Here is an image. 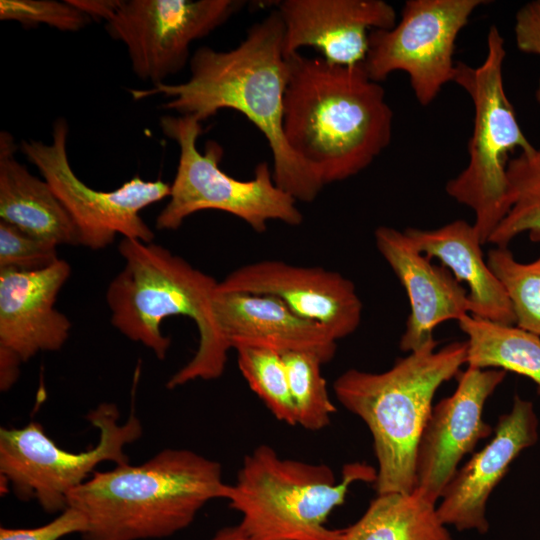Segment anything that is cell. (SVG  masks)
I'll return each instance as SVG.
<instances>
[{
    "label": "cell",
    "mask_w": 540,
    "mask_h": 540,
    "mask_svg": "<svg viewBox=\"0 0 540 540\" xmlns=\"http://www.w3.org/2000/svg\"><path fill=\"white\" fill-rule=\"evenodd\" d=\"M284 27L277 10L255 23L234 49L196 50L190 59V78L132 89L135 100L162 95L163 109L193 115L200 122L222 109L247 117L264 135L273 157L275 184L296 201H313L324 187L294 154L283 131L284 94L289 75L283 48Z\"/></svg>",
    "instance_id": "6da1fadb"
},
{
    "label": "cell",
    "mask_w": 540,
    "mask_h": 540,
    "mask_svg": "<svg viewBox=\"0 0 540 540\" xmlns=\"http://www.w3.org/2000/svg\"><path fill=\"white\" fill-rule=\"evenodd\" d=\"M283 131L294 154L326 185L366 169L390 144L393 112L362 64L287 57Z\"/></svg>",
    "instance_id": "7a4b0ae2"
},
{
    "label": "cell",
    "mask_w": 540,
    "mask_h": 540,
    "mask_svg": "<svg viewBox=\"0 0 540 540\" xmlns=\"http://www.w3.org/2000/svg\"><path fill=\"white\" fill-rule=\"evenodd\" d=\"M219 462L188 449H164L138 466L94 472L67 507L82 514L83 540H142L188 527L211 500L226 499Z\"/></svg>",
    "instance_id": "3957f363"
},
{
    "label": "cell",
    "mask_w": 540,
    "mask_h": 540,
    "mask_svg": "<svg viewBox=\"0 0 540 540\" xmlns=\"http://www.w3.org/2000/svg\"><path fill=\"white\" fill-rule=\"evenodd\" d=\"M118 249L125 264L106 291L112 325L163 360L171 339L162 333V321L176 315L190 317L198 329V347L194 356L171 376L167 388L197 379L219 378L229 350L220 339L212 312L218 282L152 242L123 238Z\"/></svg>",
    "instance_id": "277c9868"
},
{
    "label": "cell",
    "mask_w": 540,
    "mask_h": 540,
    "mask_svg": "<svg viewBox=\"0 0 540 540\" xmlns=\"http://www.w3.org/2000/svg\"><path fill=\"white\" fill-rule=\"evenodd\" d=\"M434 339L387 371L349 369L334 382L337 400L368 427L377 459V494L412 492L418 443L438 388L466 364L467 343L437 350Z\"/></svg>",
    "instance_id": "5b68a950"
},
{
    "label": "cell",
    "mask_w": 540,
    "mask_h": 540,
    "mask_svg": "<svg viewBox=\"0 0 540 540\" xmlns=\"http://www.w3.org/2000/svg\"><path fill=\"white\" fill-rule=\"evenodd\" d=\"M377 469L347 463L337 480L326 464L281 457L261 444L248 453L226 499L239 512L248 540H343L345 528H329V515L356 482H375Z\"/></svg>",
    "instance_id": "8992f818"
},
{
    "label": "cell",
    "mask_w": 540,
    "mask_h": 540,
    "mask_svg": "<svg viewBox=\"0 0 540 540\" xmlns=\"http://www.w3.org/2000/svg\"><path fill=\"white\" fill-rule=\"evenodd\" d=\"M505 41L496 26L487 33L483 62H456L453 82L474 106L466 167L445 185L446 193L475 215L473 226L484 244L511 207L507 164L510 154L533 145L524 135L503 82Z\"/></svg>",
    "instance_id": "52a82bcc"
},
{
    "label": "cell",
    "mask_w": 540,
    "mask_h": 540,
    "mask_svg": "<svg viewBox=\"0 0 540 540\" xmlns=\"http://www.w3.org/2000/svg\"><path fill=\"white\" fill-rule=\"evenodd\" d=\"M201 123L193 115H165L160 119L163 134L178 145L179 160L169 201L156 218V228L177 230L187 217L208 209L232 214L259 233L266 230L270 220L300 225L303 215L297 201L275 184L266 162L259 163L254 177L244 181L219 167L223 149L218 143L209 141L205 152L199 151Z\"/></svg>",
    "instance_id": "ba28073f"
},
{
    "label": "cell",
    "mask_w": 540,
    "mask_h": 540,
    "mask_svg": "<svg viewBox=\"0 0 540 540\" xmlns=\"http://www.w3.org/2000/svg\"><path fill=\"white\" fill-rule=\"evenodd\" d=\"M86 418L100 436L94 447L79 453L57 446L38 422L22 428H1L0 475L4 491L11 485L18 498L35 499L45 512L64 511L69 493L85 482L100 463L129 464L124 447L142 435L135 413L119 424L118 407L102 403Z\"/></svg>",
    "instance_id": "9c48e42d"
},
{
    "label": "cell",
    "mask_w": 540,
    "mask_h": 540,
    "mask_svg": "<svg viewBox=\"0 0 540 540\" xmlns=\"http://www.w3.org/2000/svg\"><path fill=\"white\" fill-rule=\"evenodd\" d=\"M69 126L64 118L54 121L51 142L22 140L20 149L39 170L78 229L80 245L100 250L116 235L151 243L154 232L140 212L169 197L171 185L162 180L135 176L112 191H100L78 178L69 162Z\"/></svg>",
    "instance_id": "30bf717a"
},
{
    "label": "cell",
    "mask_w": 540,
    "mask_h": 540,
    "mask_svg": "<svg viewBox=\"0 0 540 540\" xmlns=\"http://www.w3.org/2000/svg\"><path fill=\"white\" fill-rule=\"evenodd\" d=\"M485 0H408L401 18L387 30H373L364 70L376 82L405 72L416 100L431 104L444 85L453 82L456 40L473 12Z\"/></svg>",
    "instance_id": "8fae6325"
},
{
    "label": "cell",
    "mask_w": 540,
    "mask_h": 540,
    "mask_svg": "<svg viewBox=\"0 0 540 540\" xmlns=\"http://www.w3.org/2000/svg\"><path fill=\"white\" fill-rule=\"evenodd\" d=\"M243 5L238 0H111L104 21L110 36L126 46L136 76L155 86L184 68L193 41Z\"/></svg>",
    "instance_id": "7c38bea8"
},
{
    "label": "cell",
    "mask_w": 540,
    "mask_h": 540,
    "mask_svg": "<svg viewBox=\"0 0 540 540\" xmlns=\"http://www.w3.org/2000/svg\"><path fill=\"white\" fill-rule=\"evenodd\" d=\"M506 373L467 366L455 391L433 407L416 451L414 486L431 501L440 499L462 458L492 434L483 409Z\"/></svg>",
    "instance_id": "4fadbf2b"
},
{
    "label": "cell",
    "mask_w": 540,
    "mask_h": 540,
    "mask_svg": "<svg viewBox=\"0 0 540 540\" xmlns=\"http://www.w3.org/2000/svg\"><path fill=\"white\" fill-rule=\"evenodd\" d=\"M217 289L277 297L298 316L326 327L337 340L354 333L361 323L363 306L354 283L321 267L262 260L235 269Z\"/></svg>",
    "instance_id": "5bb4252c"
},
{
    "label": "cell",
    "mask_w": 540,
    "mask_h": 540,
    "mask_svg": "<svg viewBox=\"0 0 540 540\" xmlns=\"http://www.w3.org/2000/svg\"><path fill=\"white\" fill-rule=\"evenodd\" d=\"M277 11L286 58L313 47L327 62L343 66L362 64L370 32L396 24L395 9L383 0H283Z\"/></svg>",
    "instance_id": "9a60e30c"
},
{
    "label": "cell",
    "mask_w": 540,
    "mask_h": 540,
    "mask_svg": "<svg viewBox=\"0 0 540 540\" xmlns=\"http://www.w3.org/2000/svg\"><path fill=\"white\" fill-rule=\"evenodd\" d=\"M538 440V418L531 401L515 396L511 410L499 417L489 442L456 471L445 487L437 513L459 531L489 529L486 505L509 466Z\"/></svg>",
    "instance_id": "2e32d148"
},
{
    "label": "cell",
    "mask_w": 540,
    "mask_h": 540,
    "mask_svg": "<svg viewBox=\"0 0 540 540\" xmlns=\"http://www.w3.org/2000/svg\"><path fill=\"white\" fill-rule=\"evenodd\" d=\"M70 274L63 259L35 271L0 269V351L23 363L63 347L72 324L55 302Z\"/></svg>",
    "instance_id": "e0dca14e"
},
{
    "label": "cell",
    "mask_w": 540,
    "mask_h": 540,
    "mask_svg": "<svg viewBox=\"0 0 540 540\" xmlns=\"http://www.w3.org/2000/svg\"><path fill=\"white\" fill-rule=\"evenodd\" d=\"M214 322L224 346L265 348L284 354L309 352L331 361L337 339L323 325L295 314L271 295L220 291L212 297Z\"/></svg>",
    "instance_id": "ac0fdd59"
},
{
    "label": "cell",
    "mask_w": 540,
    "mask_h": 540,
    "mask_svg": "<svg viewBox=\"0 0 540 540\" xmlns=\"http://www.w3.org/2000/svg\"><path fill=\"white\" fill-rule=\"evenodd\" d=\"M375 244L401 285L404 287L410 313L399 347L415 351L434 340V329L448 320H459L470 314L468 291L442 265H436L421 254L404 231L380 226L374 232Z\"/></svg>",
    "instance_id": "d6986e66"
},
{
    "label": "cell",
    "mask_w": 540,
    "mask_h": 540,
    "mask_svg": "<svg viewBox=\"0 0 540 540\" xmlns=\"http://www.w3.org/2000/svg\"><path fill=\"white\" fill-rule=\"evenodd\" d=\"M413 246L429 259H437L468 288L470 314L502 324H515L507 294L484 259L473 224L458 219L435 229L404 230Z\"/></svg>",
    "instance_id": "ffe728a7"
},
{
    "label": "cell",
    "mask_w": 540,
    "mask_h": 540,
    "mask_svg": "<svg viewBox=\"0 0 540 540\" xmlns=\"http://www.w3.org/2000/svg\"><path fill=\"white\" fill-rule=\"evenodd\" d=\"M18 146L0 133V220L56 245H80L77 227L50 185L15 158Z\"/></svg>",
    "instance_id": "44dd1931"
},
{
    "label": "cell",
    "mask_w": 540,
    "mask_h": 540,
    "mask_svg": "<svg viewBox=\"0 0 540 540\" xmlns=\"http://www.w3.org/2000/svg\"><path fill=\"white\" fill-rule=\"evenodd\" d=\"M343 540H453L436 502L417 489L380 493L364 514L345 528Z\"/></svg>",
    "instance_id": "7402d4cb"
},
{
    "label": "cell",
    "mask_w": 540,
    "mask_h": 540,
    "mask_svg": "<svg viewBox=\"0 0 540 540\" xmlns=\"http://www.w3.org/2000/svg\"><path fill=\"white\" fill-rule=\"evenodd\" d=\"M467 336L466 365L501 369L529 378L540 395V336L519 328L466 314L458 320Z\"/></svg>",
    "instance_id": "603a6c76"
},
{
    "label": "cell",
    "mask_w": 540,
    "mask_h": 540,
    "mask_svg": "<svg viewBox=\"0 0 540 540\" xmlns=\"http://www.w3.org/2000/svg\"><path fill=\"white\" fill-rule=\"evenodd\" d=\"M507 177L511 207L488 243L507 247L523 233H528L531 241L540 242V148L532 146L510 158Z\"/></svg>",
    "instance_id": "cb8c5ba5"
},
{
    "label": "cell",
    "mask_w": 540,
    "mask_h": 540,
    "mask_svg": "<svg viewBox=\"0 0 540 540\" xmlns=\"http://www.w3.org/2000/svg\"><path fill=\"white\" fill-rule=\"evenodd\" d=\"M297 425L309 431H320L331 422L336 407L331 401L327 383L321 373L322 360L309 352L282 354Z\"/></svg>",
    "instance_id": "d4e9b609"
},
{
    "label": "cell",
    "mask_w": 540,
    "mask_h": 540,
    "mask_svg": "<svg viewBox=\"0 0 540 540\" xmlns=\"http://www.w3.org/2000/svg\"><path fill=\"white\" fill-rule=\"evenodd\" d=\"M486 260L507 294L515 325L540 336V255L523 263L508 247H495Z\"/></svg>",
    "instance_id": "484cf974"
},
{
    "label": "cell",
    "mask_w": 540,
    "mask_h": 540,
    "mask_svg": "<svg viewBox=\"0 0 540 540\" xmlns=\"http://www.w3.org/2000/svg\"><path fill=\"white\" fill-rule=\"evenodd\" d=\"M237 362L251 390L282 423L296 426V412L282 355L276 351L239 347Z\"/></svg>",
    "instance_id": "4316f807"
},
{
    "label": "cell",
    "mask_w": 540,
    "mask_h": 540,
    "mask_svg": "<svg viewBox=\"0 0 540 540\" xmlns=\"http://www.w3.org/2000/svg\"><path fill=\"white\" fill-rule=\"evenodd\" d=\"M0 19L25 27L45 24L65 32L78 31L92 20L68 0H1Z\"/></svg>",
    "instance_id": "83f0119b"
},
{
    "label": "cell",
    "mask_w": 540,
    "mask_h": 540,
    "mask_svg": "<svg viewBox=\"0 0 540 540\" xmlns=\"http://www.w3.org/2000/svg\"><path fill=\"white\" fill-rule=\"evenodd\" d=\"M58 260L56 245L0 220V269L35 271Z\"/></svg>",
    "instance_id": "f1b7e54d"
},
{
    "label": "cell",
    "mask_w": 540,
    "mask_h": 540,
    "mask_svg": "<svg viewBox=\"0 0 540 540\" xmlns=\"http://www.w3.org/2000/svg\"><path fill=\"white\" fill-rule=\"evenodd\" d=\"M86 521L81 513L67 507L53 521L35 528L0 529V540H59L69 534L84 533Z\"/></svg>",
    "instance_id": "f546056e"
},
{
    "label": "cell",
    "mask_w": 540,
    "mask_h": 540,
    "mask_svg": "<svg viewBox=\"0 0 540 540\" xmlns=\"http://www.w3.org/2000/svg\"><path fill=\"white\" fill-rule=\"evenodd\" d=\"M514 33L516 46L521 52L540 57V0L530 1L517 11ZM535 98L540 104V79Z\"/></svg>",
    "instance_id": "4dcf8cb0"
},
{
    "label": "cell",
    "mask_w": 540,
    "mask_h": 540,
    "mask_svg": "<svg viewBox=\"0 0 540 540\" xmlns=\"http://www.w3.org/2000/svg\"><path fill=\"white\" fill-rule=\"evenodd\" d=\"M22 361L15 355L0 351V389L7 391L17 381Z\"/></svg>",
    "instance_id": "1f68e13d"
},
{
    "label": "cell",
    "mask_w": 540,
    "mask_h": 540,
    "mask_svg": "<svg viewBox=\"0 0 540 540\" xmlns=\"http://www.w3.org/2000/svg\"><path fill=\"white\" fill-rule=\"evenodd\" d=\"M209 540H248L238 525L219 529Z\"/></svg>",
    "instance_id": "d6a6232c"
}]
</instances>
